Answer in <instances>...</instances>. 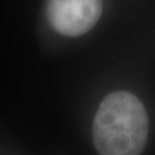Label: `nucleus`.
<instances>
[{"label": "nucleus", "instance_id": "nucleus-1", "mask_svg": "<svg viewBox=\"0 0 155 155\" xmlns=\"http://www.w3.org/2000/svg\"><path fill=\"white\" fill-rule=\"evenodd\" d=\"M147 136V113L133 93L116 91L105 97L93 122V143L100 155H141Z\"/></svg>", "mask_w": 155, "mask_h": 155}, {"label": "nucleus", "instance_id": "nucleus-2", "mask_svg": "<svg viewBox=\"0 0 155 155\" xmlns=\"http://www.w3.org/2000/svg\"><path fill=\"white\" fill-rule=\"evenodd\" d=\"M101 0H48V21L65 36L88 32L101 17Z\"/></svg>", "mask_w": 155, "mask_h": 155}]
</instances>
